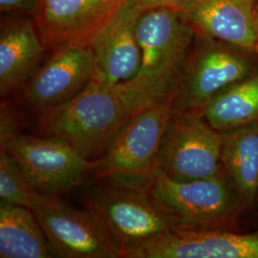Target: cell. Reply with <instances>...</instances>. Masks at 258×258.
<instances>
[{
    "mask_svg": "<svg viewBox=\"0 0 258 258\" xmlns=\"http://www.w3.org/2000/svg\"><path fill=\"white\" fill-rule=\"evenodd\" d=\"M136 32L140 70L121 83L144 110L174 96L195 32L183 14L163 8L143 12Z\"/></svg>",
    "mask_w": 258,
    "mask_h": 258,
    "instance_id": "obj_1",
    "label": "cell"
},
{
    "mask_svg": "<svg viewBox=\"0 0 258 258\" xmlns=\"http://www.w3.org/2000/svg\"><path fill=\"white\" fill-rule=\"evenodd\" d=\"M138 113L121 84L93 78L70 101L37 114V135L70 142L87 156H99L111 139Z\"/></svg>",
    "mask_w": 258,
    "mask_h": 258,
    "instance_id": "obj_2",
    "label": "cell"
},
{
    "mask_svg": "<svg viewBox=\"0 0 258 258\" xmlns=\"http://www.w3.org/2000/svg\"><path fill=\"white\" fill-rule=\"evenodd\" d=\"M92 182L82 203L117 243L121 258L175 227L149 192L146 179L113 177Z\"/></svg>",
    "mask_w": 258,
    "mask_h": 258,
    "instance_id": "obj_3",
    "label": "cell"
},
{
    "mask_svg": "<svg viewBox=\"0 0 258 258\" xmlns=\"http://www.w3.org/2000/svg\"><path fill=\"white\" fill-rule=\"evenodd\" d=\"M146 181L149 192L175 227L234 231L245 204L227 173L184 182L155 167Z\"/></svg>",
    "mask_w": 258,
    "mask_h": 258,
    "instance_id": "obj_4",
    "label": "cell"
},
{
    "mask_svg": "<svg viewBox=\"0 0 258 258\" xmlns=\"http://www.w3.org/2000/svg\"><path fill=\"white\" fill-rule=\"evenodd\" d=\"M257 70L254 52L195 35L176 87L173 113L203 115L215 96Z\"/></svg>",
    "mask_w": 258,
    "mask_h": 258,
    "instance_id": "obj_5",
    "label": "cell"
},
{
    "mask_svg": "<svg viewBox=\"0 0 258 258\" xmlns=\"http://www.w3.org/2000/svg\"><path fill=\"white\" fill-rule=\"evenodd\" d=\"M173 97L140 111L124 122L93 160L92 181L113 177L148 178L157 166L162 139L173 114Z\"/></svg>",
    "mask_w": 258,
    "mask_h": 258,
    "instance_id": "obj_6",
    "label": "cell"
},
{
    "mask_svg": "<svg viewBox=\"0 0 258 258\" xmlns=\"http://www.w3.org/2000/svg\"><path fill=\"white\" fill-rule=\"evenodd\" d=\"M223 133L203 115L172 114L159 148L157 166L177 181H194L224 175Z\"/></svg>",
    "mask_w": 258,
    "mask_h": 258,
    "instance_id": "obj_7",
    "label": "cell"
},
{
    "mask_svg": "<svg viewBox=\"0 0 258 258\" xmlns=\"http://www.w3.org/2000/svg\"><path fill=\"white\" fill-rule=\"evenodd\" d=\"M15 157L37 192L58 196L81 186L93 160L68 141L19 134L4 147Z\"/></svg>",
    "mask_w": 258,
    "mask_h": 258,
    "instance_id": "obj_8",
    "label": "cell"
},
{
    "mask_svg": "<svg viewBox=\"0 0 258 258\" xmlns=\"http://www.w3.org/2000/svg\"><path fill=\"white\" fill-rule=\"evenodd\" d=\"M31 210L57 257L121 258L117 243L87 210L39 192Z\"/></svg>",
    "mask_w": 258,
    "mask_h": 258,
    "instance_id": "obj_9",
    "label": "cell"
},
{
    "mask_svg": "<svg viewBox=\"0 0 258 258\" xmlns=\"http://www.w3.org/2000/svg\"><path fill=\"white\" fill-rule=\"evenodd\" d=\"M130 0H37L32 15L48 51L90 45Z\"/></svg>",
    "mask_w": 258,
    "mask_h": 258,
    "instance_id": "obj_10",
    "label": "cell"
},
{
    "mask_svg": "<svg viewBox=\"0 0 258 258\" xmlns=\"http://www.w3.org/2000/svg\"><path fill=\"white\" fill-rule=\"evenodd\" d=\"M94 76L95 59L90 45L59 47L24 85L23 101L26 107L39 114L73 99Z\"/></svg>",
    "mask_w": 258,
    "mask_h": 258,
    "instance_id": "obj_11",
    "label": "cell"
},
{
    "mask_svg": "<svg viewBox=\"0 0 258 258\" xmlns=\"http://www.w3.org/2000/svg\"><path fill=\"white\" fill-rule=\"evenodd\" d=\"M123 258H258V232L176 226Z\"/></svg>",
    "mask_w": 258,
    "mask_h": 258,
    "instance_id": "obj_12",
    "label": "cell"
},
{
    "mask_svg": "<svg viewBox=\"0 0 258 258\" xmlns=\"http://www.w3.org/2000/svg\"><path fill=\"white\" fill-rule=\"evenodd\" d=\"M143 11L130 0L90 43L95 59V78L118 84L132 80L141 66L137 23Z\"/></svg>",
    "mask_w": 258,
    "mask_h": 258,
    "instance_id": "obj_13",
    "label": "cell"
},
{
    "mask_svg": "<svg viewBox=\"0 0 258 258\" xmlns=\"http://www.w3.org/2000/svg\"><path fill=\"white\" fill-rule=\"evenodd\" d=\"M256 8V0H199L184 18L197 36L253 52Z\"/></svg>",
    "mask_w": 258,
    "mask_h": 258,
    "instance_id": "obj_14",
    "label": "cell"
},
{
    "mask_svg": "<svg viewBox=\"0 0 258 258\" xmlns=\"http://www.w3.org/2000/svg\"><path fill=\"white\" fill-rule=\"evenodd\" d=\"M47 52L32 17L3 22L0 32V94L24 86Z\"/></svg>",
    "mask_w": 258,
    "mask_h": 258,
    "instance_id": "obj_15",
    "label": "cell"
},
{
    "mask_svg": "<svg viewBox=\"0 0 258 258\" xmlns=\"http://www.w3.org/2000/svg\"><path fill=\"white\" fill-rule=\"evenodd\" d=\"M55 256V250L33 211L0 201V257Z\"/></svg>",
    "mask_w": 258,
    "mask_h": 258,
    "instance_id": "obj_16",
    "label": "cell"
},
{
    "mask_svg": "<svg viewBox=\"0 0 258 258\" xmlns=\"http://www.w3.org/2000/svg\"><path fill=\"white\" fill-rule=\"evenodd\" d=\"M223 133L221 162L246 205L258 196V121Z\"/></svg>",
    "mask_w": 258,
    "mask_h": 258,
    "instance_id": "obj_17",
    "label": "cell"
},
{
    "mask_svg": "<svg viewBox=\"0 0 258 258\" xmlns=\"http://www.w3.org/2000/svg\"><path fill=\"white\" fill-rule=\"evenodd\" d=\"M203 116L219 132L258 121V70L215 96L205 107Z\"/></svg>",
    "mask_w": 258,
    "mask_h": 258,
    "instance_id": "obj_18",
    "label": "cell"
},
{
    "mask_svg": "<svg viewBox=\"0 0 258 258\" xmlns=\"http://www.w3.org/2000/svg\"><path fill=\"white\" fill-rule=\"evenodd\" d=\"M37 194L18 160L0 148V201L32 209Z\"/></svg>",
    "mask_w": 258,
    "mask_h": 258,
    "instance_id": "obj_19",
    "label": "cell"
},
{
    "mask_svg": "<svg viewBox=\"0 0 258 258\" xmlns=\"http://www.w3.org/2000/svg\"><path fill=\"white\" fill-rule=\"evenodd\" d=\"M0 118V146L4 148L12 139L19 135V115L12 103H1Z\"/></svg>",
    "mask_w": 258,
    "mask_h": 258,
    "instance_id": "obj_20",
    "label": "cell"
},
{
    "mask_svg": "<svg viewBox=\"0 0 258 258\" xmlns=\"http://www.w3.org/2000/svg\"><path fill=\"white\" fill-rule=\"evenodd\" d=\"M143 12L150 9L163 8L173 10L186 15L199 0H135Z\"/></svg>",
    "mask_w": 258,
    "mask_h": 258,
    "instance_id": "obj_21",
    "label": "cell"
},
{
    "mask_svg": "<svg viewBox=\"0 0 258 258\" xmlns=\"http://www.w3.org/2000/svg\"><path fill=\"white\" fill-rule=\"evenodd\" d=\"M37 0H0L2 13H13L32 17Z\"/></svg>",
    "mask_w": 258,
    "mask_h": 258,
    "instance_id": "obj_22",
    "label": "cell"
},
{
    "mask_svg": "<svg viewBox=\"0 0 258 258\" xmlns=\"http://www.w3.org/2000/svg\"><path fill=\"white\" fill-rule=\"evenodd\" d=\"M255 27H256V39H255V45H254V49L253 52L258 57V4L257 8H256V19H255Z\"/></svg>",
    "mask_w": 258,
    "mask_h": 258,
    "instance_id": "obj_23",
    "label": "cell"
},
{
    "mask_svg": "<svg viewBox=\"0 0 258 258\" xmlns=\"http://www.w3.org/2000/svg\"><path fill=\"white\" fill-rule=\"evenodd\" d=\"M257 203H258V196H257Z\"/></svg>",
    "mask_w": 258,
    "mask_h": 258,
    "instance_id": "obj_24",
    "label": "cell"
}]
</instances>
